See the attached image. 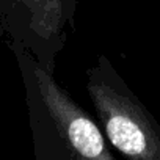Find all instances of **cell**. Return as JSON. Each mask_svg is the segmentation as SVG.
I'll list each match as a JSON object with an SVG mask.
<instances>
[{
	"mask_svg": "<svg viewBox=\"0 0 160 160\" xmlns=\"http://www.w3.org/2000/svg\"><path fill=\"white\" fill-rule=\"evenodd\" d=\"M87 91L108 143L126 160H160V124L105 55L87 71Z\"/></svg>",
	"mask_w": 160,
	"mask_h": 160,
	"instance_id": "cell-2",
	"label": "cell"
},
{
	"mask_svg": "<svg viewBox=\"0 0 160 160\" xmlns=\"http://www.w3.org/2000/svg\"><path fill=\"white\" fill-rule=\"evenodd\" d=\"M36 160H116L96 121L60 87L53 72L24 53Z\"/></svg>",
	"mask_w": 160,
	"mask_h": 160,
	"instance_id": "cell-1",
	"label": "cell"
},
{
	"mask_svg": "<svg viewBox=\"0 0 160 160\" xmlns=\"http://www.w3.org/2000/svg\"><path fill=\"white\" fill-rule=\"evenodd\" d=\"M77 0H8L13 33L32 57L53 72L55 57L64 46L66 25L74 19Z\"/></svg>",
	"mask_w": 160,
	"mask_h": 160,
	"instance_id": "cell-3",
	"label": "cell"
}]
</instances>
